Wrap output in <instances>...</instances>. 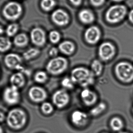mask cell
I'll list each match as a JSON object with an SVG mask.
<instances>
[{
    "label": "cell",
    "mask_w": 133,
    "mask_h": 133,
    "mask_svg": "<svg viewBox=\"0 0 133 133\" xmlns=\"http://www.w3.org/2000/svg\"><path fill=\"white\" fill-rule=\"evenodd\" d=\"M62 86L64 89L71 90L74 88L75 84L70 77H65L62 79L61 81Z\"/></svg>",
    "instance_id": "cell-30"
},
{
    "label": "cell",
    "mask_w": 133,
    "mask_h": 133,
    "mask_svg": "<svg viewBox=\"0 0 133 133\" xmlns=\"http://www.w3.org/2000/svg\"><path fill=\"white\" fill-rule=\"evenodd\" d=\"M80 96L84 104L88 106L94 105L98 100L97 94L88 88H84L81 92Z\"/></svg>",
    "instance_id": "cell-15"
},
{
    "label": "cell",
    "mask_w": 133,
    "mask_h": 133,
    "mask_svg": "<svg viewBox=\"0 0 133 133\" xmlns=\"http://www.w3.org/2000/svg\"><path fill=\"white\" fill-rule=\"evenodd\" d=\"M31 42L34 45L38 47L44 46L46 42L45 32L41 28L36 27L32 29L30 33Z\"/></svg>",
    "instance_id": "cell-13"
},
{
    "label": "cell",
    "mask_w": 133,
    "mask_h": 133,
    "mask_svg": "<svg viewBox=\"0 0 133 133\" xmlns=\"http://www.w3.org/2000/svg\"><path fill=\"white\" fill-rule=\"evenodd\" d=\"M72 123L77 127H82L87 124L89 120L88 115L84 112L76 110L73 112L71 115Z\"/></svg>",
    "instance_id": "cell-14"
},
{
    "label": "cell",
    "mask_w": 133,
    "mask_h": 133,
    "mask_svg": "<svg viewBox=\"0 0 133 133\" xmlns=\"http://www.w3.org/2000/svg\"><path fill=\"white\" fill-rule=\"evenodd\" d=\"M110 126L112 130L118 131L123 127V123L122 119L118 117L112 118L110 121Z\"/></svg>",
    "instance_id": "cell-27"
},
{
    "label": "cell",
    "mask_w": 133,
    "mask_h": 133,
    "mask_svg": "<svg viewBox=\"0 0 133 133\" xmlns=\"http://www.w3.org/2000/svg\"><path fill=\"white\" fill-rule=\"evenodd\" d=\"M49 39L53 44L58 43L61 40V35L60 33L56 30H52L50 32L49 35Z\"/></svg>",
    "instance_id": "cell-31"
},
{
    "label": "cell",
    "mask_w": 133,
    "mask_h": 133,
    "mask_svg": "<svg viewBox=\"0 0 133 133\" xmlns=\"http://www.w3.org/2000/svg\"><path fill=\"white\" fill-rule=\"evenodd\" d=\"M116 49L115 46L109 42L101 44L98 48V55L101 60L108 61L115 56Z\"/></svg>",
    "instance_id": "cell-10"
},
{
    "label": "cell",
    "mask_w": 133,
    "mask_h": 133,
    "mask_svg": "<svg viewBox=\"0 0 133 133\" xmlns=\"http://www.w3.org/2000/svg\"><path fill=\"white\" fill-rule=\"evenodd\" d=\"M4 32V30L3 27L1 25H0V35L3 34Z\"/></svg>",
    "instance_id": "cell-37"
},
{
    "label": "cell",
    "mask_w": 133,
    "mask_h": 133,
    "mask_svg": "<svg viewBox=\"0 0 133 133\" xmlns=\"http://www.w3.org/2000/svg\"><path fill=\"white\" fill-rule=\"evenodd\" d=\"M9 82L11 85L15 87L19 90L22 88L26 83L24 74L18 71L14 73L10 76Z\"/></svg>",
    "instance_id": "cell-17"
},
{
    "label": "cell",
    "mask_w": 133,
    "mask_h": 133,
    "mask_svg": "<svg viewBox=\"0 0 133 133\" xmlns=\"http://www.w3.org/2000/svg\"><path fill=\"white\" fill-rule=\"evenodd\" d=\"M40 50L36 48H31L25 51L23 54V59L26 61L32 60L39 56Z\"/></svg>",
    "instance_id": "cell-21"
},
{
    "label": "cell",
    "mask_w": 133,
    "mask_h": 133,
    "mask_svg": "<svg viewBox=\"0 0 133 133\" xmlns=\"http://www.w3.org/2000/svg\"><path fill=\"white\" fill-rule=\"evenodd\" d=\"M4 62L5 66L9 69L17 70L24 74L25 69L23 65V58L19 55L9 53L4 57Z\"/></svg>",
    "instance_id": "cell-8"
},
{
    "label": "cell",
    "mask_w": 133,
    "mask_h": 133,
    "mask_svg": "<svg viewBox=\"0 0 133 133\" xmlns=\"http://www.w3.org/2000/svg\"><path fill=\"white\" fill-rule=\"evenodd\" d=\"M119 133H128L125 132H120Z\"/></svg>",
    "instance_id": "cell-40"
},
{
    "label": "cell",
    "mask_w": 133,
    "mask_h": 133,
    "mask_svg": "<svg viewBox=\"0 0 133 133\" xmlns=\"http://www.w3.org/2000/svg\"><path fill=\"white\" fill-rule=\"evenodd\" d=\"M106 109V104L104 102H101L91 109L90 112L91 115L93 116H98L104 112Z\"/></svg>",
    "instance_id": "cell-24"
},
{
    "label": "cell",
    "mask_w": 133,
    "mask_h": 133,
    "mask_svg": "<svg viewBox=\"0 0 133 133\" xmlns=\"http://www.w3.org/2000/svg\"><path fill=\"white\" fill-rule=\"evenodd\" d=\"M127 8L122 4L111 6L105 14V19L108 22L112 24L118 23L122 20L127 14Z\"/></svg>",
    "instance_id": "cell-4"
},
{
    "label": "cell",
    "mask_w": 133,
    "mask_h": 133,
    "mask_svg": "<svg viewBox=\"0 0 133 133\" xmlns=\"http://www.w3.org/2000/svg\"><path fill=\"white\" fill-rule=\"evenodd\" d=\"M30 99L35 103H40L45 101L47 98L46 91L39 86H33L30 88L28 91Z\"/></svg>",
    "instance_id": "cell-11"
},
{
    "label": "cell",
    "mask_w": 133,
    "mask_h": 133,
    "mask_svg": "<svg viewBox=\"0 0 133 133\" xmlns=\"http://www.w3.org/2000/svg\"><path fill=\"white\" fill-rule=\"evenodd\" d=\"M112 1H113L114 2H122L123 0H112Z\"/></svg>",
    "instance_id": "cell-39"
},
{
    "label": "cell",
    "mask_w": 133,
    "mask_h": 133,
    "mask_svg": "<svg viewBox=\"0 0 133 133\" xmlns=\"http://www.w3.org/2000/svg\"><path fill=\"white\" fill-rule=\"evenodd\" d=\"M48 77V75L46 72L43 70H39L35 74L34 79L36 83L43 84L44 83L47 81Z\"/></svg>",
    "instance_id": "cell-25"
},
{
    "label": "cell",
    "mask_w": 133,
    "mask_h": 133,
    "mask_svg": "<svg viewBox=\"0 0 133 133\" xmlns=\"http://www.w3.org/2000/svg\"><path fill=\"white\" fill-rule=\"evenodd\" d=\"M12 43L10 39L6 37L0 36V52L5 53L11 48Z\"/></svg>",
    "instance_id": "cell-22"
},
{
    "label": "cell",
    "mask_w": 133,
    "mask_h": 133,
    "mask_svg": "<svg viewBox=\"0 0 133 133\" xmlns=\"http://www.w3.org/2000/svg\"><path fill=\"white\" fill-rule=\"evenodd\" d=\"M70 100L69 95L65 89L58 90L52 95V102L58 108H63L66 107L69 102Z\"/></svg>",
    "instance_id": "cell-9"
},
{
    "label": "cell",
    "mask_w": 133,
    "mask_h": 133,
    "mask_svg": "<svg viewBox=\"0 0 133 133\" xmlns=\"http://www.w3.org/2000/svg\"><path fill=\"white\" fill-rule=\"evenodd\" d=\"M6 115L2 111L0 110V124L5 122Z\"/></svg>",
    "instance_id": "cell-34"
},
{
    "label": "cell",
    "mask_w": 133,
    "mask_h": 133,
    "mask_svg": "<svg viewBox=\"0 0 133 133\" xmlns=\"http://www.w3.org/2000/svg\"><path fill=\"white\" fill-rule=\"evenodd\" d=\"M115 73L121 81L129 83L133 80V65L125 62H119L115 67Z\"/></svg>",
    "instance_id": "cell-5"
},
{
    "label": "cell",
    "mask_w": 133,
    "mask_h": 133,
    "mask_svg": "<svg viewBox=\"0 0 133 133\" xmlns=\"http://www.w3.org/2000/svg\"><path fill=\"white\" fill-rule=\"evenodd\" d=\"M52 21L55 24L60 26H64L68 24L69 17L68 14L62 9L55 11L51 15Z\"/></svg>",
    "instance_id": "cell-16"
},
{
    "label": "cell",
    "mask_w": 133,
    "mask_h": 133,
    "mask_svg": "<svg viewBox=\"0 0 133 133\" xmlns=\"http://www.w3.org/2000/svg\"><path fill=\"white\" fill-rule=\"evenodd\" d=\"M41 109L43 113L48 115L51 114L54 111V108L52 104L50 102H44L41 105Z\"/></svg>",
    "instance_id": "cell-29"
},
{
    "label": "cell",
    "mask_w": 133,
    "mask_h": 133,
    "mask_svg": "<svg viewBox=\"0 0 133 133\" xmlns=\"http://www.w3.org/2000/svg\"><path fill=\"white\" fill-rule=\"evenodd\" d=\"M101 37V33L99 28L95 26L87 29L84 33V37L86 42L91 45L97 43Z\"/></svg>",
    "instance_id": "cell-12"
},
{
    "label": "cell",
    "mask_w": 133,
    "mask_h": 133,
    "mask_svg": "<svg viewBox=\"0 0 133 133\" xmlns=\"http://www.w3.org/2000/svg\"><path fill=\"white\" fill-rule=\"evenodd\" d=\"M13 44L16 47L23 48L27 46L29 43V39L25 33H21L14 37Z\"/></svg>",
    "instance_id": "cell-19"
},
{
    "label": "cell",
    "mask_w": 133,
    "mask_h": 133,
    "mask_svg": "<svg viewBox=\"0 0 133 133\" xmlns=\"http://www.w3.org/2000/svg\"><path fill=\"white\" fill-rule=\"evenodd\" d=\"M19 26L16 23H12L8 25L5 29V33L9 37H15L17 35Z\"/></svg>",
    "instance_id": "cell-26"
},
{
    "label": "cell",
    "mask_w": 133,
    "mask_h": 133,
    "mask_svg": "<svg viewBox=\"0 0 133 133\" xmlns=\"http://www.w3.org/2000/svg\"><path fill=\"white\" fill-rule=\"evenodd\" d=\"M68 66V62L66 58L57 56L52 58L49 61L46 65V69L48 73L56 76L64 72Z\"/></svg>",
    "instance_id": "cell-3"
},
{
    "label": "cell",
    "mask_w": 133,
    "mask_h": 133,
    "mask_svg": "<svg viewBox=\"0 0 133 133\" xmlns=\"http://www.w3.org/2000/svg\"><path fill=\"white\" fill-rule=\"evenodd\" d=\"M129 19L130 21L133 23V9L131 10L129 13Z\"/></svg>",
    "instance_id": "cell-36"
},
{
    "label": "cell",
    "mask_w": 133,
    "mask_h": 133,
    "mask_svg": "<svg viewBox=\"0 0 133 133\" xmlns=\"http://www.w3.org/2000/svg\"><path fill=\"white\" fill-rule=\"evenodd\" d=\"M79 18L80 21L84 24H90L94 22V15L90 10L83 9L81 10L79 14Z\"/></svg>",
    "instance_id": "cell-20"
},
{
    "label": "cell",
    "mask_w": 133,
    "mask_h": 133,
    "mask_svg": "<svg viewBox=\"0 0 133 133\" xmlns=\"http://www.w3.org/2000/svg\"><path fill=\"white\" fill-rule=\"evenodd\" d=\"M22 12L23 8L21 5L15 1L8 2L2 10L4 17L10 21H15L19 18Z\"/></svg>",
    "instance_id": "cell-6"
},
{
    "label": "cell",
    "mask_w": 133,
    "mask_h": 133,
    "mask_svg": "<svg viewBox=\"0 0 133 133\" xmlns=\"http://www.w3.org/2000/svg\"><path fill=\"white\" fill-rule=\"evenodd\" d=\"M0 133H5L4 129L1 125H0Z\"/></svg>",
    "instance_id": "cell-38"
},
{
    "label": "cell",
    "mask_w": 133,
    "mask_h": 133,
    "mask_svg": "<svg viewBox=\"0 0 133 133\" xmlns=\"http://www.w3.org/2000/svg\"><path fill=\"white\" fill-rule=\"evenodd\" d=\"M59 51L58 48H57L55 47H53L51 48L49 50V55L50 57H52V58L57 57V55L58 54Z\"/></svg>",
    "instance_id": "cell-32"
},
{
    "label": "cell",
    "mask_w": 133,
    "mask_h": 133,
    "mask_svg": "<svg viewBox=\"0 0 133 133\" xmlns=\"http://www.w3.org/2000/svg\"><path fill=\"white\" fill-rule=\"evenodd\" d=\"M27 122L28 116L25 111L20 108H14L8 112L5 122L9 129L17 132L23 129Z\"/></svg>",
    "instance_id": "cell-1"
},
{
    "label": "cell",
    "mask_w": 133,
    "mask_h": 133,
    "mask_svg": "<svg viewBox=\"0 0 133 133\" xmlns=\"http://www.w3.org/2000/svg\"></svg>",
    "instance_id": "cell-41"
},
{
    "label": "cell",
    "mask_w": 133,
    "mask_h": 133,
    "mask_svg": "<svg viewBox=\"0 0 133 133\" xmlns=\"http://www.w3.org/2000/svg\"><path fill=\"white\" fill-rule=\"evenodd\" d=\"M91 70L95 76H99L101 74L103 71V65L100 61L95 59L91 62Z\"/></svg>",
    "instance_id": "cell-23"
},
{
    "label": "cell",
    "mask_w": 133,
    "mask_h": 133,
    "mask_svg": "<svg viewBox=\"0 0 133 133\" xmlns=\"http://www.w3.org/2000/svg\"><path fill=\"white\" fill-rule=\"evenodd\" d=\"M95 76L91 70L83 66H78L72 70L70 77L75 84L86 88L94 83Z\"/></svg>",
    "instance_id": "cell-2"
},
{
    "label": "cell",
    "mask_w": 133,
    "mask_h": 133,
    "mask_svg": "<svg viewBox=\"0 0 133 133\" xmlns=\"http://www.w3.org/2000/svg\"><path fill=\"white\" fill-rule=\"evenodd\" d=\"M2 99L8 106H15L19 103L21 100L19 89L11 85L7 87L2 93Z\"/></svg>",
    "instance_id": "cell-7"
},
{
    "label": "cell",
    "mask_w": 133,
    "mask_h": 133,
    "mask_svg": "<svg viewBox=\"0 0 133 133\" xmlns=\"http://www.w3.org/2000/svg\"><path fill=\"white\" fill-rule=\"evenodd\" d=\"M55 0H42L41 3V8L45 11H50L55 5Z\"/></svg>",
    "instance_id": "cell-28"
},
{
    "label": "cell",
    "mask_w": 133,
    "mask_h": 133,
    "mask_svg": "<svg viewBox=\"0 0 133 133\" xmlns=\"http://www.w3.org/2000/svg\"><path fill=\"white\" fill-rule=\"evenodd\" d=\"M69 1L73 4L76 6L79 5L82 2V0H69Z\"/></svg>",
    "instance_id": "cell-35"
},
{
    "label": "cell",
    "mask_w": 133,
    "mask_h": 133,
    "mask_svg": "<svg viewBox=\"0 0 133 133\" xmlns=\"http://www.w3.org/2000/svg\"><path fill=\"white\" fill-rule=\"evenodd\" d=\"M92 5L95 6H99L104 4L105 0H90Z\"/></svg>",
    "instance_id": "cell-33"
},
{
    "label": "cell",
    "mask_w": 133,
    "mask_h": 133,
    "mask_svg": "<svg viewBox=\"0 0 133 133\" xmlns=\"http://www.w3.org/2000/svg\"><path fill=\"white\" fill-rule=\"evenodd\" d=\"M58 49L59 51L64 54L70 55L74 53L76 47L73 43L69 41H65L59 44Z\"/></svg>",
    "instance_id": "cell-18"
}]
</instances>
